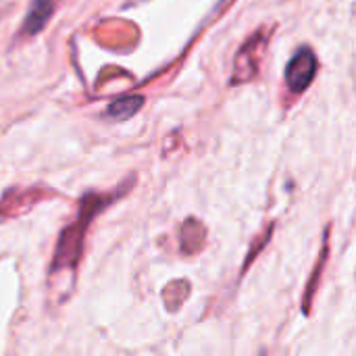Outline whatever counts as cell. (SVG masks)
<instances>
[{"instance_id":"cell-2","label":"cell","mask_w":356,"mask_h":356,"mask_svg":"<svg viewBox=\"0 0 356 356\" xmlns=\"http://www.w3.org/2000/svg\"><path fill=\"white\" fill-rule=\"evenodd\" d=\"M317 73V56L311 48H298L286 67V83L294 94H302L315 79Z\"/></svg>"},{"instance_id":"cell-3","label":"cell","mask_w":356,"mask_h":356,"mask_svg":"<svg viewBox=\"0 0 356 356\" xmlns=\"http://www.w3.org/2000/svg\"><path fill=\"white\" fill-rule=\"evenodd\" d=\"M54 6H56V0H31V6L23 19V33L35 35L38 31H42L54 13Z\"/></svg>"},{"instance_id":"cell-1","label":"cell","mask_w":356,"mask_h":356,"mask_svg":"<svg viewBox=\"0 0 356 356\" xmlns=\"http://www.w3.org/2000/svg\"><path fill=\"white\" fill-rule=\"evenodd\" d=\"M115 196L106 198V196H96V194H88L83 200H81V207H79V217L75 223H71L63 234H60V240H58V246L54 250V261H52V271H58V269H75V265L79 263V257H81V248H83V238H86V229L90 225V221L108 204L113 202Z\"/></svg>"},{"instance_id":"cell-4","label":"cell","mask_w":356,"mask_h":356,"mask_svg":"<svg viewBox=\"0 0 356 356\" xmlns=\"http://www.w3.org/2000/svg\"><path fill=\"white\" fill-rule=\"evenodd\" d=\"M144 104V96H123L119 100H115L108 108H106V117L113 119V121H125V119H131Z\"/></svg>"}]
</instances>
